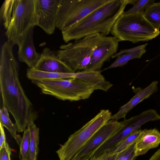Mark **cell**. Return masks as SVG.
Segmentation results:
<instances>
[{
  "label": "cell",
  "instance_id": "cell-26",
  "mask_svg": "<svg viewBox=\"0 0 160 160\" xmlns=\"http://www.w3.org/2000/svg\"><path fill=\"white\" fill-rule=\"evenodd\" d=\"M12 149L7 142L0 148V160H11Z\"/></svg>",
  "mask_w": 160,
  "mask_h": 160
},
{
  "label": "cell",
  "instance_id": "cell-7",
  "mask_svg": "<svg viewBox=\"0 0 160 160\" xmlns=\"http://www.w3.org/2000/svg\"><path fill=\"white\" fill-rule=\"evenodd\" d=\"M111 112L102 109L80 129L71 134L56 151L60 160H71L93 135L111 119Z\"/></svg>",
  "mask_w": 160,
  "mask_h": 160
},
{
  "label": "cell",
  "instance_id": "cell-27",
  "mask_svg": "<svg viewBox=\"0 0 160 160\" xmlns=\"http://www.w3.org/2000/svg\"><path fill=\"white\" fill-rule=\"evenodd\" d=\"M0 148L6 143V138L5 133L4 130L3 126L0 123Z\"/></svg>",
  "mask_w": 160,
  "mask_h": 160
},
{
  "label": "cell",
  "instance_id": "cell-4",
  "mask_svg": "<svg viewBox=\"0 0 160 160\" xmlns=\"http://www.w3.org/2000/svg\"><path fill=\"white\" fill-rule=\"evenodd\" d=\"M111 33L119 42L129 41L134 43L155 38L160 33L145 18L143 13H123L114 24Z\"/></svg>",
  "mask_w": 160,
  "mask_h": 160
},
{
  "label": "cell",
  "instance_id": "cell-30",
  "mask_svg": "<svg viewBox=\"0 0 160 160\" xmlns=\"http://www.w3.org/2000/svg\"><path fill=\"white\" fill-rule=\"evenodd\" d=\"M90 160V159H87V160Z\"/></svg>",
  "mask_w": 160,
  "mask_h": 160
},
{
  "label": "cell",
  "instance_id": "cell-1",
  "mask_svg": "<svg viewBox=\"0 0 160 160\" xmlns=\"http://www.w3.org/2000/svg\"><path fill=\"white\" fill-rule=\"evenodd\" d=\"M13 45L7 41L0 54V89L2 106L13 117L17 132H22L37 118L38 114L26 95L19 79V67L14 57Z\"/></svg>",
  "mask_w": 160,
  "mask_h": 160
},
{
  "label": "cell",
  "instance_id": "cell-17",
  "mask_svg": "<svg viewBox=\"0 0 160 160\" xmlns=\"http://www.w3.org/2000/svg\"><path fill=\"white\" fill-rule=\"evenodd\" d=\"M147 45V43H146L132 48L120 50L113 55L111 58H114L117 57L116 60L103 70L122 67L132 59L140 58L146 52L145 48Z\"/></svg>",
  "mask_w": 160,
  "mask_h": 160
},
{
  "label": "cell",
  "instance_id": "cell-5",
  "mask_svg": "<svg viewBox=\"0 0 160 160\" xmlns=\"http://www.w3.org/2000/svg\"><path fill=\"white\" fill-rule=\"evenodd\" d=\"M103 35L95 33L62 45L57 52L58 58L74 72L86 71L93 51Z\"/></svg>",
  "mask_w": 160,
  "mask_h": 160
},
{
  "label": "cell",
  "instance_id": "cell-24",
  "mask_svg": "<svg viewBox=\"0 0 160 160\" xmlns=\"http://www.w3.org/2000/svg\"><path fill=\"white\" fill-rule=\"evenodd\" d=\"M154 0H139L133 5V6L128 11L124 12V14H132L137 13H143L144 10L154 3Z\"/></svg>",
  "mask_w": 160,
  "mask_h": 160
},
{
  "label": "cell",
  "instance_id": "cell-15",
  "mask_svg": "<svg viewBox=\"0 0 160 160\" xmlns=\"http://www.w3.org/2000/svg\"><path fill=\"white\" fill-rule=\"evenodd\" d=\"M158 81H153L145 88L137 91L129 101L120 108L116 113L112 115L110 120L118 121L122 118L125 119L127 114L133 108L158 91Z\"/></svg>",
  "mask_w": 160,
  "mask_h": 160
},
{
  "label": "cell",
  "instance_id": "cell-14",
  "mask_svg": "<svg viewBox=\"0 0 160 160\" xmlns=\"http://www.w3.org/2000/svg\"><path fill=\"white\" fill-rule=\"evenodd\" d=\"M33 30L34 27L31 28L18 45V60L25 63L29 68H34L41 56V54L36 51L34 46Z\"/></svg>",
  "mask_w": 160,
  "mask_h": 160
},
{
  "label": "cell",
  "instance_id": "cell-19",
  "mask_svg": "<svg viewBox=\"0 0 160 160\" xmlns=\"http://www.w3.org/2000/svg\"><path fill=\"white\" fill-rule=\"evenodd\" d=\"M27 127L30 132L29 148L26 160H37L38 152L39 129L34 122H30Z\"/></svg>",
  "mask_w": 160,
  "mask_h": 160
},
{
  "label": "cell",
  "instance_id": "cell-2",
  "mask_svg": "<svg viewBox=\"0 0 160 160\" xmlns=\"http://www.w3.org/2000/svg\"><path fill=\"white\" fill-rule=\"evenodd\" d=\"M137 1L110 0L68 29L62 32L63 41L68 42L98 33L107 36L117 19L124 12L127 5H134Z\"/></svg>",
  "mask_w": 160,
  "mask_h": 160
},
{
  "label": "cell",
  "instance_id": "cell-8",
  "mask_svg": "<svg viewBox=\"0 0 160 160\" xmlns=\"http://www.w3.org/2000/svg\"><path fill=\"white\" fill-rule=\"evenodd\" d=\"M110 0H61L56 28L61 32L68 29L88 14Z\"/></svg>",
  "mask_w": 160,
  "mask_h": 160
},
{
  "label": "cell",
  "instance_id": "cell-9",
  "mask_svg": "<svg viewBox=\"0 0 160 160\" xmlns=\"http://www.w3.org/2000/svg\"><path fill=\"white\" fill-rule=\"evenodd\" d=\"M160 120V115L154 109H149L140 114L122 121V127L116 134L102 145L92 157L95 160L99 159L107 154L112 153L113 149L119 142L128 136L138 130L145 123Z\"/></svg>",
  "mask_w": 160,
  "mask_h": 160
},
{
  "label": "cell",
  "instance_id": "cell-11",
  "mask_svg": "<svg viewBox=\"0 0 160 160\" xmlns=\"http://www.w3.org/2000/svg\"><path fill=\"white\" fill-rule=\"evenodd\" d=\"M119 41L114 36H103L93 51L86 71H99L104 63L117 52Z\"/></svg>",
  "mask_w": 160,
  "mask_h": 160
},
{
  "label": "cell",
  "instance_id": "cell-13",
  "mask_svg": "<svg viewBox=\"0 0 160 160\" xmlns=\"http://www.w3.org/2000/svg\"><path fill=\"white\" fill-rule=\"evenodd\" d=\"M42 71L57 73L75 72L58 58L57 52L48 48H44L34 68Z\"/></svg>",
  "mask_w": 160,
  "mask_h": 160
},
{
  "label": "cell",
  "instance_id": "cell-22",
  "mask_svg": "<svg viewBox=\"0 0 160 160\" xmlns=\"http://www.w3.org/2000/svg\"><path fill=\"white\" fill-rule=\"evenodd\" d=\"M142 131V130H138L127 137L115 146L112 154L119 153L135 143L141 135Z\"/></svg>",
  "mask_w": 160,
  "mask_h": 160
},
{
  "label": "cell",
  "instance_id": "cell-28",
  "mask_svg": "<svg viewBox=\"0 0 160 160\" xmlns=\"http://www.w3.org/2000/svg\"><path fill=\"white\" fill-rule=\"evenodd\" d=\"M119 153H114L112 154L108 155L99 160H116L120 156Z\"/></svg>",
  "mask_w": 160,
  "mask_h": 160
},
{
  "label": "cell",
  "instance_id": "cell-10",
  "mask_svg": "<svg viewBox=\"0 0 160 160\" xmlns=\"http://www.w3.org/2000/svg\"><path fill=\"white\" fill-rule=\"evenodd\" d=\"M122 121L110 120L99 129L71 160L90 159L95 152L121 128Z\"/></svg>",
  "mask_w": 160,
  "mask_h": 160
},
{
  "label": "cell",
  "instance_id": "cell-3",
  "mask_svg": "<svg viewBox=\"0 0 160 160\" xmlns=\"http://www.w3.org/2000/svg\"><path fill=\"white\" fill-rule=\"evenodd\" d=\"M0 17L6 29L8 41L18 45L29 30L37 26L36 0H6L0 9Z\"/></svg>",
  "mask_w": 160,
  "mask_h": 160
},
{
  "label": "cell",
  "instance_id": "cell-16",
  "mask_svg": "<svg viewBox=\"0 0 160 160\" xmlns=\"http://www.w3.org/2000/svg\"><path fill=\"white\" fill-rule=\"evenodd\" d=\"M160 143V132L154 128L145 129L134 145L136 157L146 153L150 149L156 148Z\"/></svg>",
  "mask_w": 160,
  "mask_h": 160
},
{
  "label": "cell",
  "instance_id": "cell-29",
  "mask_svg": "<svg viewBox=\"0 0 160 160\" xmlns=\"http://www.w3.org/2000/svg\"><path fill=\"white\" fill-rule=\"evenodd\" d=\"M148 160H160V148L158 149Z\"/></svg>",
  "mask_w": 160,
  "mask_h": 160
},
{
  "label": "cell",
  "instance_id": "cell-21",
  "mask_svg": "<svg viewBox=\"0 0 160 160\" xmlns=\"http://www.w3.org/2000/svg\"><path fill=\"white\" fill-rule=\"evenodd\" d=\"M143 16L147 21L156 28H160V2L154 3L144 11Z\"/></svg>",
  "mask_w": 160,
  "mask_h": 160
},
{
  "label": "cell",
  "instance_id": "cell-20",
  "mask_svg": "<svg viewBox=\"0 0 160 160\" xmlns=\"http://www.w3.org/2000/svg\"><path fill=\"white\" fill-rule=\"evenodd\" d=\"M0 123L8 129L12 137L15 139L19 146L22 138L19 134L17 133V127L11 120L8 111L6 108L3 107L0 110Z\"/></svg>",
  "mask_w": 160,
  "mask_h": 160
},
{
  "label": "cell",
  "instance_id": "cell-6",
  "mask_svg": "<svg viewBox=\"0 0 160 160\" xmlns=\"http://www.w3.org/2000/svg\"><path fill=\"white\" fill-rule=\"evenodd\" d=\"M44 94L62 100L78 101L89 98L95 90L92 86L75 78L32 81Z\"/></svg>",
  "mask_w": 160,
  "mask_h": 160
},
{
  "label": "cell",
  "instance_id": "cell-25",
  "mask_svg": "<svg viewBox=\"0 0 160 160\" xmlns=\"http://www.w3.org/2000/svg\"><path fill=\"white\" fill-rule=\"evenodd\" d=\"M135 144L120 152V156L116 160H134L136 157L135 152Z\"/></svg>",
  "mask_w": 160,
  "mask_h": 160
},
{
  "label": "cell",
  "instance_id": "cell-23",
  "mask_svg": "<svg viewBox=\"0 0 160 160\" xmlns=\"http://www.w3.org/2000/svg\"><path fill=\"white\" fill-rule=\"evenodd\" d=\"M30 132L29 127L24 131L20 147L19 158L21 160H26L30 140Z\"/></svg>",
  "mask_w": 160,
  "mask_h": 160
},
{
  "label": "cell",
  "instance_id": "cell-12",
  "mask_svg": "<svg viewBox=\"0 0 160 160\" xmlns=\"http://www.w3.org/2000/svg\"><path fill=\"white\" fill-rule=\"evenodd\" d=\"M38 14L37 26L47 34L55 31L59 6L61 0H36Z\"/></svg>",
  "mask_w": 160,
  "mask_h": 160
},
{
  "label": "cell",
  "instance_id": "cell-18",
  "mask_svg": "<svg viewBox=\"0 0 160 160\" xmlns=\"http://www.w3.org/2000/svg\"><path fill=\"white\" fill-rule=\"evenodd\" d=\"M73 73V72H72ZM72 73H64L46 72L34 68L27 69V77L32 81L72 78Z\"/></svg>",
  "mask_w": 160,
  "mask_h": 160
}]
</instances>
